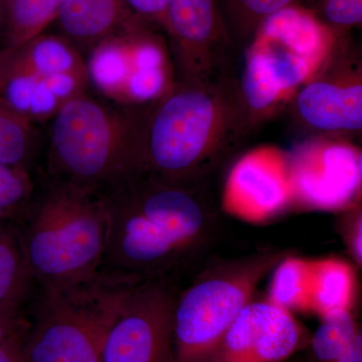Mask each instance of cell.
Listing matches in <instances>:
<instances>
[{
    "label": "cell",
    "mask_w": 362,
    "mask_h": 362,
    "mask_svg": "<svg viewBox=\"0 0 362 362\" xmlns=\"http://www.w3.org/2000/svg\"><path fill=\"white\" fill-rule=\"evenodd\" d=\"M101 192L108 218L101 275L171 283L213 244L218 211L209 180L134 171Z\"/></svg>",
    "instance_id": "obj_1"
},
{
    "label": "cell",
    "mask_w": 362,
    "mask_h": 362,
    "mask_svg": "<svg viewBox=\"0 0 362 362\" xmlns=\"http://www.w3.org/2000/svg\"><path fill=\"white\" fill-rule=\"evenodd\" d=\"M238 71L176 78L168 94L131 110L135 171L169 180H209L250 135Z\"/></svg>",
    "instance_id": "obj_2"
},
{
    "label": "cell",
    "mask_w": 362,
    "mask_h": 362,
    "mask_svg": "<svg viewBox=\"0 0 362 362\" xmlns=\"http://www.w3.org/2000/svg\"><path fill=\"white\" fill-rule=\"evenodd\" d=\"M16 223L39 290L62 291L99 277L108 230L101 192L52 178Z\"/></svg>",
    "instance_id": "obj_3"
},
{
    "label": "cell",
    "mask_w": 362,
    "mask_h": 362,
    "mask_svg": "<svg viewBox=\"0 0 362 362\" xmlns=\"http://www.w3.org/2000/svg\"><path fill=\"white\" fill-rule=\"evenodd\" d=\"M289 252L263 251L214 263L185 291L173 311V361L211 362L226 333L254 300L262 281Z\"/></svg>",
    "instance_id": "obj_4"
},
{
    "label": "cell",
    "mask_w": 362,
    "mask_h": 362,
    "mask_svg": "<svg viewBox=\"0 0 362 362\" xmlns=\"http://www.w3.org/2000/svg\"><path fill=\"white\" fill-rule=\"evenodd\" d=\"M52 178L104 192L135 171L131 112L81 95L52 118Z\"/></svg>",
    "instance_id": "obj_5"
},
{
    "label": "cell",
    "mask_w": 362,
    "mask_h": 362,
    "mask_svg": "<svg viewBox=\"0 0 362 362\" xmlns=\"http://www.w3.org/2000/svg\"><path fill=\"white\" fill-rule=\"evenodd\" d=\"M104 298L102 362L173 361L177 291L165 281L108 278Z\"/></svg>",
    "instance_id": "obj_6"
},
{
    "label": "cell",
    "mask_w": 362,
    "mask_h": 362,
    "mask_svg": "<svg viewBox=\"0 0 362 362\" xmlns=\"http://www.w3.org/2000/svg\"><path fill=\"white\" fill-rule=\"evenodd\" d=\"M103 279L62 291L40 290L23 337L28 362H102Z\"/></svg>",
    "instance_id": "obj_7"
},
{
    "label": "cell",
    "mask_w": 362,
    "mask_h": 362,
    "mask_svg": "<svg viewBox=\"0 0 362 362\" xmlns=\"http://www.w3.org/2000/svg\"><path fill=\"white\" fill-rule=\"evenodd\" d=\"M293 122L310 137L351 140L362 130L361 54L344 37L290 100Z\"/></svg>",
    "instance_id": "obj_8"
},
{
    "label": "cell",
    "mask_w": 362,
    "mask_h": 362,
    "mask_svg": "<svg viewBox=\"0 0 362 362\" xmlns=\"http://www.w3.org/2000/svg\"><path fill=\"white\" fill-rule=\"evenodd\" d=\"M285 156L292 211H342L361 202L362 153L351 140L309 137Z\"/></svg>",
    "instance_id": "obj_9"
},
{
    "label": "cell",
    "mask_w": 362,
    "mask_h": 362,
    "mask_svg": "<svg viewBox=\"0 0 362 362\" xmlns=\"http://www.w3.org/2000/svg\"><path fill=\"white\" fill-rule=\"evenodd\" d=\"M160 25L168 35L176 78L220 77L239 69L240 52L216 0H168Z\"/></svg>",
    "instance_id": "obj_10"
},
{
    "label": "cell",
    "mask_w": 362,
    "mask_h": 362,
    "mask_svg": "<svg viewBox=\"0 0 362 362\" xmlns=\"http://www.w3.org/2000/svg\"><path fill=\"white\" fill-rule=\"evenodd\" d=\"M221 206L228 214L254 223L292 211L285 152L261 147L240 157L226 178Z\"/></svg>",
    "instance_id": "obj_11"
},
{
    "label": "cell",
    "mask_w": 362,
    "mask_h": 362,
    "mask_svg": "<svg viewBox=\"0 0 362 362\" xmlns=\"http://www.w3.org/2000/svg\"><path fill=\"white\" fill-rule=\"evenodd\" d=\"M310 337L291 312L252 300L226 333L211 362H285Z\"/></svg>",
    "instance_id": "obj_12"
},
{
    "label": "cell",
    "mask_w": 362,
    "mask_h": 362,
    "mask_svg": "<svg viewBox=\"0 0 362 362\" xmlns=\"http://www.w3.org/2000/svg\"><path fill=\"white\" fill-rule=\"evenodd\" d=\"M88 75H61L33 65L6 47L0 54V103L30 122L54 118L71 100L84 95Z\"/></svg>",
    "instance_id": "obj_13"
},
{
    "label": "cell",
    "mask_w": 362,
    "mask_h": 362,
    "mask_svg": "<svg viewBox=\"0 0 362 362\" xmlns=\"http://www.w3.org/2000/svg\"><path fill=\"white\" fill-rule=\"evenodd\" d=\"M341 37L309 7L293 4L266 18L252 40L303 59L317 71Z\"/></svg>",
    "instance_id": "obj_14"
},
{
    "label": "cell",
    "mask_w": 362,
    "mask_h": 362,
    "mask_svg": "<svg viewBox=\"0 0 362 362\" xmlns=\"http://www.w3.org/2000/svg\"><path fill=\"white\" fill-rule=\"evenodd\" d=\"M123 0H62L57 20L69 39L99 44L127 20Z\"/></svg>",
    "instance_id": "obj_15"
},
{
    "label": "cell",
    "mask_w": 362,
    "mask_h": 362,
    "mask_svg": "<svg viewBox=\"0 0 362 362\" xmlns=\"http://www.w3.org/2000/svg\"><path fill=\"white\" fill-rule=\"evenodd\" d=\"M238 83L249 134L289 103L271 74L261 54L251 47L242 52Z\"/></svg>",
    "instance_id": "obj_16"
},
{
    "label": "cell",
    "mask_w": 362,
    "mask_h": 362,
    "mask_svg": "<svg viewBox=\"0 0 362 362\" xmlns=\"http://www.w3.org/2000/svg\"><path fill=\"white\" fill-rule=\"evenodd\" d=\"M35 287L16 221L0 220V311L23 314Z\"/></svg>",
    "instance_id": "obj_17"
},
{
    "label": "cell",
    "mask_w": 362,
    "mask_h": 362,
    "mask_svg": "<svg viewBox=\"0 0 362 362\" xmlns=\"http://www.w3.org/2000/svg\"><path fill=\"white\" fill-rule=\"evenodd\" d=\"M356 297L354 267L339 258L312 259V313L352 311Z\"/></svg>",
    "instance_id": "obj_18"
},
{
    "label": "cell",
    "mask_w": 362,
    "mask_h": 362,
    "mask_svg": "<svg viewBox=\"0 0 362 362\" xmlns=\"http://www.w3.org/2000/svg\"><path fill=\"white\" fill-rule=\"evenodd\" d=\"M132 28V26H131ZM130 26L97 45L87 66L89 81L107 97L122 101L131 71Z\"/></svg>",
    "instance_id": "obj_19"
},
{
    "label": "cell",
    "mask_w": 362,
    "mask_h": 362,
    "mask_svg": "<svg viewBox=\"0 0 362 362\" xmlns=\"http://www.w3.org/2000/svg\"><path fill=\"white\" fill-rule=\"evenodd\" d=\"M272 273L267 300L292 314L312 313V259L288 254Z\"/></svg>",
    "instance_id": "obj_20"
},
{
    "label": "cell",
    "mask_w": 362,
    "mask_h": 362,
    "mask_svg": "<svg viewBox=\"0 0 362 362\" xmlns=\"http://www.w3.org/2000/svg\"><path fill=\"white\" fill-rule=\"evenodd\" d=\"M221 20L238 51L252 42L263 21L285 7L299 4V0H216Z\"/></svg>",
    "instance_id": "obj_21"
},
{
    "label": "cell",
    "mask_w": 362,
    "mask_h": 362,
    "mask_svg": "<svg viewBox=\"0 0 362 362\" xmlns=\"http://www.w3.org/2000/svg\"><path fill=\"white\" fill-rule=\"evenodd\" d=\"M62 0H8L7 1L6 47H18L42 35L57 20Z\"/></svg>",
    "instance_id": "obj_22"
},
{
    "label": "cell",
    "mask_w": 362,
    "mask_h": 362,
    "mask_svg": "<svg viewBox=\"0 0 362 362\" xmlns=\"http://www.w3.org/2000/svg\"><path fill=\"white\" fill-rule=\"evenodd\" d=\"M320 326L310 337V362H333L361 331L352 311H340L321 317Z\"/></svg>",
    "instance_id": "obj_23"
},
{
    "label": "cell",
    "mask_w": 362,
    "mask_h": 362,
    "mask_svg": "<svg viewBox=\"0 0 362 362\" xmlns=\"http://www.w3.org/2000/svg\"><path fill=\"white\" fill-rule=\"evenodd\" d=\"M33 128L25 117L0 103V164L25 168L35 144Z\"/></svg>",
    "instance_id": "obj_24"
},
{
    "label": "cell",
    "mask_w": 362,
    "mask_h": 362,
    "mask_svg": "<svg viewBox=\"0 0 362 362\" xmlns=\"http://www.w3.org/2000/svg\"><path fill=\"white\" fill-rule=\"evenodd\" d=\"M35 192V183L25 168L0 164V220H18Z\"/></svg>",
    "instance_id": "obj_25"
},
{
    "label": "cell",
    "mask_w": 362,
    "mask_h": 362,
    "mask_svg": "<svg viewBox=\"0 0 362 362\" xmlns=\"http://www.w3.org/2000/svg\"><path fill=\"white\" fill-rule=\"evenodd\" d=\"M309 8L339 35L361 25L362 0H311Z\"/></svg>",
    "instance_id": "obj_26"
},
{
    "label": "cell",
    "mask_w": 362,
    "mask_h": 362,
    "mask_svg": "<svg viewBox=\"0 0 362 362\" xmlns=\"http://www.w3.org/2000/svg\"><path fill=\"white\" fill-rule=\"evenodd\" d=\"M338 218L337 230L346 251L356 267H362V206L361 202L343 209Z\"/></svg>",
    "instance_id": "obj_27"
},
{
    "label": "cell",
    "mask_w": 362,
    "mask_h": 362,
    "mask_svg": "<svg viewBox=\"0 0 362 362\" xmlns=\"http://www.w3.org/2000/svg\"><path fill=\"white\" fill-rule=\"evenodd\" d=\"M128 9L146 21L160 25L168 0H123Z\"/></svg>",
    "instance_id": "obj_28"
},
{
    "label": "cell",
    "mask_w": 362,
    "mask_h": 362,
    "mask_svg": "<svg viewBox=\"0 0 362 362\" xmlns=\"http://www.w3.org/2000/svg\"><path fill=\"white\" fill-rule=\"evenodd\" d=\"M28 326L23 314L0 311V342L25 332Z\"/></svg>",
    "instance_id": "obj_29"
},
{
    "label": "cell",
    "mask_w": 362,
    "mask_h": 362,
    "mask_svg": "<svg viewBox=\"0 0 362 362\" xmlns=\"http://www.w3.org/2000/svg\"><path fill=\"white\" fill-rule=\"evenodd\" d=\"M25 331L0 342V362H28L23 347Z\"/></svg>",
    "instance_id": "obj_30"
},
{
    "label": "cell",
    "mask_w": 362,
    "mask_h": 362,
    "mask_svg": "<svg viewBox=\"0 0 362 362\" xmlns=\"http://www.w3.org/2000/svg\"><path fill=\"white\" fill-rule=\"evenodd\" d=\"M333 362H362V337L361 332L354 337L349 347L341 356Z\"/></svg>",
    "instance_id": "obj_31"
},
{
    "label": "cell",
    "mask_w": 362,
    "mask_h": 362,
    "mask_svg": "<svg viewBox=\"0 0 362 362\" xmlns=\"http://www.w3.org/2000/svg\"><path fill=\"white\" fill-rule=\"evenodd\" d=\"M7 1L8 0H0V32H4L6 28Z\"/></svg>",
    "instance_id": "obj_32"
}]
</instances>
